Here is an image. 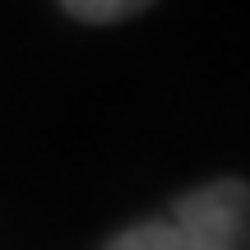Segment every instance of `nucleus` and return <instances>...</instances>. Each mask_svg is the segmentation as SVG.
Masks as SVG:
<instances>
[{"mask_svg": "<svg viewBox=\"0 0 250 250\" xmlns=\"http://www.w3.org/2000/svg\"><path fill=\"white\" fill-rule=\"evenodd\" d=\"M250 195L246 181H208L171 204L167 218L134 223L102 250H246Z\"/></svg>", "mask_w": 250, "mask_h": 250, "instance_id": "f257e3e1", "label": "nucleus"}, {"mask_svg": "<svg viewBox=\"0 0 250 250\" xmlns=\"http://www.w3.org/2000/svg\"><path fill=\"white\" fill-rule=\"evenodd\" d=\"M61 5L79 23H121V19H134L139 9H148L153 0H61Z\"/></svg>", "mask_w": 250, "mask_h": 250, "instance_id": "f03ea898", "label": "nucleus"}]
</instances>
